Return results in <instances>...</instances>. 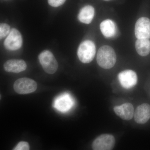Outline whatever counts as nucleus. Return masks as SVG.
I'll return each mask as SVG.
<instances>
[{
	"label": "nucleus",
	"instance_id": "4468645a",
	"mask_svg": "<svg viewBox=\"0 0 150 150\" xmlns=\"http://www.w3.org/2000/svg\"><path fill=\"white\" fill-rule=\"evenodd\" d=\"M138 54L141 56H146L150 53V41L149 39H138L135 43Z\"/></svg>",
	"mask_w": 150,
	"mask_h": 150
},
{
	"label": "nucleus",
	"instance_id": "7ed1b4c3",
	"mask_svg": "<svg viewBox=\"0 0 150 150\" xmlns=\"http://www.w3.org/2000/svg\"><path fill=\"white\" fill-rule=\"evenodd\" d=\"M39 62L46 73L50 74H54L58 69V62L53 54L49 51H44L39 56Z\"/></svg>",
	"mask_w": 150,
	"mask_h": 150
},
{
	"label": "nucleus",
	"instance_id": "a211bd4d",
	"mask_svg": "<svg viewBox=\"0 0 150 150\" xmlns=\"http://www.w3.org/2000/svg\"><path fill=\"white\" fill-rule=\"evenodd\" d=\"M66 0H48V4L51 6L57 7L62 5Z\"/></svg>",
	"mask_w": 150,
	"mask_h": 150
},
{
	"label": "nucleus",
	"instance_id": "2eb2a0df",
	"mask_svg": "<svg viewBox=\"0 0 150 150\" xmlns=\"http://www.w3.org/2000/svg\"><path fill=\"white\" fill-rule=\"evenodd\" d=\"M55 102V107L61 111H66L69 110L71 106L72 103L71 99L68 95H63L58 98Z\"/></svg>",
	"mask_w": 150,
	"mask_h": 150
},
{
	"label": "nucleus",
	"instance_id": "ddd939ff",
	"mask_svg": "<svg viewBox=\"0 0 150 150\" xmlns=\"http://www.w3.org/2000/svg\"><path fill=\"white\" fill-rule=\"evenodd\" d=\"M100 30L103 35L106 38L113 37L116 33V26L114 22L110 19L103 21L100 23Z\"/></svg>",
	"mask_w": 150,
	"mask_h": 150
},
{
	"label": "nucleus",
	"instance_id": "f257e3e1",
	"mask_svg": "<svg viewBox=\"0 0 150 150\" xmlns=\"http://www.w3.org/2000/svg\"><path fill=\"white\" fill-rule=\"evenodd\" d=\"M116 62V54L112 47L103 46L100 48L97 55V62L100 67L108 69L114 67Z\"/></svg>",
	"mask_w": 150,
	"mask_h": 150
},
{
	"label": "nucleus",
	"instance_id": "f03ea898",
	"mask_svg": "<svg viewBox=\"0 0 150 150\" xmlns=\"http://www.w3.org/2000/svg\"><path fill=\"white\" fill-rule=\"evenodd\" d=\"M96 53L95 45L91 40H85L81 43L77 51L78 58L84 64H88L93 60Z\"/></svg>",
	"mask_w": 150,
	"mask_h": 150
},
{
	"label": "nucleus",
	"instance_id": "423d86ee",
	"mask_svg": "<svg viewBox=\"0 0 150 150\" xmlns=\"http://www.w3.org/2000/svg\"><path fill=\"white\" fill-rule=\"evenodd\" d=\"M23 40L21 34L18 30L13 28L11 30L7 37L4 42L6 49L9 51H16L21 48Z\"/></svg>",
	"mask_w": 150,
	"mask_h": 150
},
{
	"label": "nucleus",
	"instance_id": "9d476101",
	"mask_svg": "<svg viewBox=\"0 0 150 150\" xmlns=\"http://www.w3.org/2000/svg\"><path fill=\"white\" fill-rule=\"evenodd\" d=\"M113 110L115 114L123 120L129 121L134 116V106L133 105L129 103L115 106L113 108Z\"/></svg>",
	"mask_w": 150,
	"mask_h": 150
},
{
	"label": "nucleus",
	"instance_id": "20e7f679",
	"mask_svg": "<svg viewBox=\"0 0 150 150\" xmlns=\"http://www.w3.org/2000/svg\"><path fill=\"white\" fill-rule=\"evenodd\" d=\"M13 88L17 93L26 94L35 91L37 88V84L35 81L29 78H21L15 82Z\"/></svg>",
	"mask_w": 150,
	"mask_h": 150
},
{
	"label": "nucleus",
	"instance_id": "1a4fd4ad",
	"mask_svg": "<svg viewBox=\"0 0 150 150\" xmlns=\"http://www.w3.org/2000/svg\"><path fill=\"white\" fill-rule=\"evenodd\" d=\"M134 120L138 124H144L150 118V105L143 103L137 107L134 112Z\"/></svg>",
	"mask_w": 150,
	"mask_h": 150
},
{
	"label": "nucleus",
	"instance_id": "dca6fc26",
	"mask_svg": "<svg viewBox=\"0 0 150 150\" xmlns=\"http://www.w3.org/2000/svg\"><path fill=\"white\" fill-rule=\"evenodd\" d=\"M10 27L6 23H1L0 25V38L3 39L8 35L10 32Z\"/></svg>",
	"mask_w": 150,
	"mask_h": 150
},
{
	"label": "nucleus",
	"instance_id": "f8f14e48",
	"mask_svg": "<svg viewBox=\"0 0 150 150\" xmlns=\"http://www.w3.org/2000/svg\"><path fill=\"white\" fill-rule=\"evenodd\" d=\"M94 14L95 10L93 7L90 5L85 6L81 9L78 18L83 23L89 24L93 19Z\"/></svg>",
	"mask_w": 150,
	"mask_h": 150
},
{
	"label": "nucleus",
	"instance_id": "0eeeda50",
	"mask_svg": "<svg viewBox=\"0 0 150 150\" xmlns=\"http://www.w3.org/2000/svg\"><path fill=\"white\" fill-rule=\"evenodd\" d=\"M118 77L121 86L126 89L135 86L138 81L137 74L131 70H126L121 72L118 74Z\"/></svg>",
	"mask_w": 150,
	"mask_h": 150
},
{
	"label": "nucleus",
	"instance_id": "9b49d317",
	"mask_svg": "<svg viewBox=\"0 0 150 150\" xmlns=\"http://www.w3.org/2000/svg\"><path fill=\"white\" fill-rule=\"evenodd\" d=\"M27 65L23 60L21 59H11L5 62L4 69L8 72L18 73L26 69Z\"/></svg>",
	"mask_w": 150,
	"mask_h": 150
},
{
	"label": "nucleus",
	"instance_id": "6e6552de",
	"mask_svg": "<svg viewBox=\"0 0 150 150\" xmlns=\"http://www.w3.org/2000/svg\"><path fill=\"white\" fill-rule=\"evenodd\" d=\"M135 34L137 39L150 38V19L142 17L137 20L135 25Z\"/></svg>",
	"mask_w": 150,
	"mask_h": 150
},
{
	"label": "nucleus",
	"instance_id": "f3484780",
	"mask_svg": "<svg viewBox=\"0 0 150 150\" xmlns=\"http://www.w3.org/2000/svg\"><path fill=\"white\" fill-rule=\"evenodd\" d=\"M30 149L29 144L27 142H21L13 149V150H28Z\"/></svg>",
	"mask_w": 150,
	"mask_h": 150
},
{
	"label": "nucleus",
	"instance_id": "6ab92c4d",
	"mask_svg": "<svg viewBox=\"0 0 150 150\" xmlns=\"http://www.w3.org/2000/svg\"><path fill=\"white\" fill-rule=\"evenodd\" d=\"M105 1H108V0H105Z\"/></svg>",
	"mask_w": 150,
	"mask_h": 150
},
{
	"label": "nucleus",
	"instance_id": "39448f33",
	"mask_svg": "<svg viewBox=\"0 0 150 150\" xmlns=\"http://www.w3.org/2000/svg\"><path fill=\"white\" fill-rule=\"evenodd\" d=\"M115 140L111 134H104L96 138L92 143L94 150H111L115 145Z\"/></svg>",
	"mask_w": 150,
	"mask_h": 150
}]
</instances>
